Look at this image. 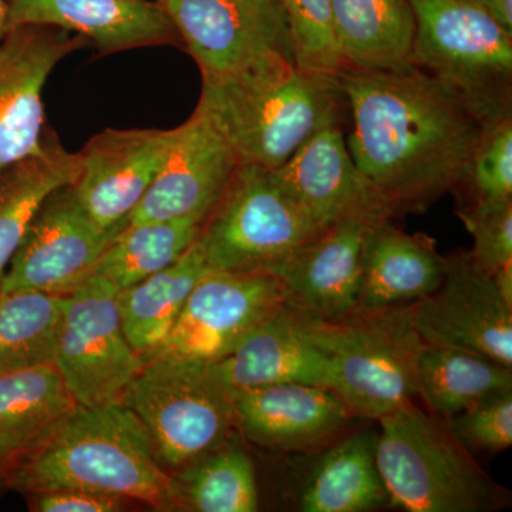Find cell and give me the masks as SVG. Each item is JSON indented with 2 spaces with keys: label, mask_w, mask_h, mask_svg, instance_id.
I'll return each mask as SVG.
<instances>
[{
  "label": "cell",
  "mask_w": 512,
  "mask_h": 512,
  "mask_svg": "<svg viewBox=\"0 0 512 512\" xmlns=\"http://www.w3.org/2000/svg\"><path fill=\"white\" fill-rule=\"evenodd\" d=\"M470 451H505L512 444V389L494 392L448 419Z\"/></svg>",
  "instance_id": "cell-35"
},
{
  "label": "cell",
  "mask_w": 512,
  "mask_h": 512,
  "mask_svg": "<svg viewBox=\"0 0 512 512\" xmlns=\"http://www.w3.org/2000/svg\"><path fill=\"white\" fill-rule=\"evenodd\" d=\"M117 292L93 274L63 296L55 366L80 407L120 402L144 365L121 325Z\"/></svg>",
  "instance_id": "cell-9"
},
{
  "label": "cell",
  "mask_w": 512,
  "mask_h": 512,
  "mask_svg": "<svg viewBox=\"0 0 512 512\" xmlns=\"http://www.w3.org/2000/svg\"><path fill=\"white\" fill-rule=\"evenodd\" d=\"M320 232L261 165L241 163L197 239L210 271L269 272Z\"/></svg>",
  "instance_id": "cell-8"
},
{
  "label": "cell",
  "mask_w": 512,
  "mask_h": 512,
  "mask_svg": "<svg viewBox=\"0 0 512 512\" xmlns=\"http://www.w3.org/2000/svg\"><path fill=\"white\" fill-rule=\"evenodd\" d=\"M208 272L210 268L195 241L174 264L117 292L121 325L143 362L163 345L192 289Z\"/></svg>",
  "instance_id": "cell-26"
},
{
  "label": "cell",
  "mask_w": 512,
  "mask_h": 512,
  "mask_svg": "<svg viewBox=\"0 0 512 512\" xmlns=\"http://www.w3.org/2000/svg\"><path fill=\"white\" fill-rule=\"evenodd\" d=\"M284 303V289L274 274L210 271L192 289L153 356L220 362Z\"/></svg>",
  "instance_id": "cell-11"
},
{
  "label": "cell",
  "mask_w": 512,
  "mask_h": 512,
  "mask_svg": "<svg viewBox=\"0 0 512 512\" xmlns=\"http://www.w3.org/2000/svg\"><path fill=\"white\" fill-rule=\"evenodd\" d=\"M79 173V153L64 150L49 130L39 151L0 171V284L37 212Z\"/></svg>",
  "instance_id": "cell-25"
},
{
  "label": "cell",
  "mask_w": 512,
  "mask_h": 512,
  "mask_svg": "<svg viewBox=\"0 0 512 512\" xmlns=\"http://www.w3.org/2000/svg\"><path fill=\"white\" fill-rule=\"evenodd\" d=\"M90 47L83 37L52 26L10 29L0 46V171L43 146V89L64 57Z\"/></svg>",
  "instance_id": "cell-16"
},
{
  "label": "cell",
  "mask_w": 512,
  "mask_h": 512,
  "mask_svg": "<svg viewBox=\"0 0 512 512\" xmlns=\"http://www.w3.org/2000/svg\"><path fill=\"white\" fill-rule=\"evenodd\" d=\"M288 30L293 59L305 72L338 77L340 60L330 0H274Z\"/></svg>",
  "instance_id": "cell-32"
},
{
  "label": "cell",
  "mask_w": 512,
  "mask_h": 512,
  "mask_svg": "<svg viewBox=\"0 0 512 512\" xmlns=\"http://www.w3.org/2000/svg\"><path fill=\"white\" fill-rule=\"evenodd\" d=\"M30 510L36 512H116L123 498L84 490H52L29 494Z\"/></svg>",
  "instance_id": "cell-36"
},
{
  "label": "cell",
  "mask_w": 512,
  "mask_h": 512,
  "mask_svg": "<svg viewBox=\"0 0 512 512\" xmlns=\"http://www.w3.org/2000/svg\"><path fill=\"white\" fill-rule=\"evenodd\" d=\"M491 276H493L495 288L500 292L501 298L512 308V261L501 266Z\"/></svg>",
  "instance_id": "cell-38"
},
{
  "label": "cell",
  "mask_w": 512,
  "mask_h": 512,
  "mask_svg": "<svg viewBox=\"0 0 512 512\" xmlns=\"http://www.w3.org/2000/svg\"><path fill=\"white\" fill-rule=\"evenodd\" d=\"M447 256L436 239L407 234L392 218L376 222L367 232L362 255L359 306L406 305L430 295L446 274Z\"/></svg>",
  "instance_id": "cell-22"
},
{
  "label": "cell",
  "mask_w": 512,
  "mask_h": 512,
  "mask_svg": "<svg viewBox=\"0 0 512 512\" xmlns=\"http://www.w3.org/2000/svg\"><path fill=\"white\" fill-rule=\"evenodd\" d=\"M473 2L512 35V0H473Z\"/></svg>",
  "instance_id": "cell-37"
},
{
  "label": "cell",
  "mask_w": 512,
  "mask_h": 512,
  "mask_svg": "<svg viewBox=\"0 0 512 512\" xmlns=\"http://www.w3.org/2000/svg\"><path fill=\"white\" fill-rule=\"evenodd\" d=\"M276 183L316 231L349 218H394L389 205L357 168L340 123L316 131L286 163Z\"/></svg>",
  "instance_id": "cell-15"
},
{
  "label": "cell",
  "mask_w": 512,
  "mask_h": 512,
  "mask_svg": "<svg viewBox=\"0 0 512 512\" xmlns=\"http://www.w3.org/2000/svg\"><path fill=\"white\" fill-rule=\"evenodd\" d=\"M3 478L26 494L84 490L177 511L173 474L121 402L77 407L45 447Z\"/></svg>",
  "instance_id": "cell-2"
},
{
  "label": "cell",
  "mask_w": 512,
  "mask_h": 512,
  "mask_svg": "<svg viewBox=\"0 0 512 512\" xmlns=\"http://www.w3.org/2000/svg\"><path fill=\"white\" fill-rule=\"evenodd\" d=\"M463 185L471 201L512 200V114L485 124Z\"/></svg>",
  "instance_id": "cell-33"
},
{
  "label": "cell",
  "mask_w": 512,
  "mask_h": 512,
  "mask_svg": "<svg viewBox=\"0 0 512 512\" xmlns=\"http://www.w3.org/2000/svg\"><path fill=\"white\" fill-rule=\"evenodd\" d=\"M204 221H148L127 224L100 256L93 274L107 279L117 291L163 271L185 254L200 237Z\"/></svg>",
  "instance_id": "cell-29"
},
{
  "label": "cell",
  "mask_w": 512,
  "mask_h": 512,
  "mask_svg": "<svg viewBox=\"0 0 512 512\" xmlns=\"http://www.w3.org/2000/svg\"><path fill=\"white\" fill-rule=\"evenodd\" d=\"M175 127L107 128L80 151L77 197L99 227H127L128 218L163 167Z\"/></svg>",
  "instance_id": "cell-17"
},
{
  "label": "cell",
  "mask_w": 512,
  "mask_h": 512,
  "mask_svg": "<svg viewBox=\"0 0 512 512\" xmlns=\"http://www.w3.org/2000/svg\"><path fill=\"white\" fill-rule=\"evenodd\" d=\"M338 80L352 119L350 156L394 217L461 187L485 123L456 92L413 64L342 70Z\"/></svg>",
  "instance_id": "cell-1"
},
{
  "label": "cell",
  "mask_w": 512,
  "mask_h": 512,
  "mask_svg": "<svg viewBox=\"0 0 512 512\" xmlns=\"http://www.w3.org/2000/svg\"><path fill=\"white\" fill-rule=\"evenodd\" d=\"M239 164L241 160L227 137L197 106L190 119L175 127L163 167L128 224L185 218L205 222Z\"/></svg>",
  "instance_id": "cell-14"
},
{
  "label": "cell",
  "mask_w": 512,
  "mask_h": 512,
  "mask_svg": "<svg viewBox=\"0 0 512 512\" xmlns=\"http://www.w3.org/2000/svg\"><path fill=\"white\" fill-rule=\"evenodd\" d=\"M217 366L232 390L282 383L332 390L328 355L309 335L302 312L286 303L262 320Z\"/></svg>",
  "instance_id": "cell-21"
},
{
  "label": "cell",
  "mask_w": 512,
  "mask_h": 512,
  "mask_svg": "<svg viewBox=\"0 0 512 512\" xmlns=\"http://www.w3.org/2000/svg\"><path fill=\"white\" fill-rule=\"evenodd\" d=\"M151 2L163 3L164 0H151Z\"/></svg>",
  "instance_id": "cell-40"
},
{
  "label": "cell",
  "mask_w": 512,
  "mask_h": 512,
  "mask_svg": "<svg viewBox=\"0 0 512 512\" xmlns=\"http://www.w3.org/2000/svg\"><path fill=\"white\" fill-rule=\"evenodd\" d=\"M424 345L467 350L512 367V308L468 252L447 256L436 291L413 302Z\"/></svg>",
  "instance_id": "cell-13"
},
{
  "label": "cell",
  "mask_w": 512,
  "mask_h": 512,
  "mask_svg": "<svg viewBox=\"0 0 512 512\" xmlns=\"http://www.w3.org/2000/svg\"><path fill=\"white\" fill-rule=\"evenodd\" d=\"M120 402L136 414L171 473L224 446L237 430L234 390L217 362L150 357Z\"/></svg>",
  "instance_id": "cell-6"
},
{
  "label": "cell",
  "mask_w": 512,
  "mask_h": 512,
  "mask_svg": "<svg viewBox=\"0 0 512 512\" xmlns=\"http://www.w3.org/2000/svg\"><path fill=\"white\" fill-rule=\"evenodd\" d=\"M234 407L237 430L245 439L284 451L326 446L353 417L338 394L303 383L234 390Z\"/></svg>",
  "instance_id": "cell-20"
},
{
  "label": "cell",
  "mask_w": 512,
  "mask_h": 512,
  "mask_svg": "<svg viewBox=\"0 0 512 512\" xmlns=\"http://www.w3.org/2000/svg\"><path fill=\"white\" fill-rule=\"evenodd\" d=\"M376 431H360L335 444L302 491L303 512H366L389 504L377 467Z\"/></svg>",
  "instance_id": "cell-27"
},
{
  "label": "cell",
  "mask_w": 512,
  "mask_h": 512,
  "mask_svg": "<svg viewBox=\"0 0 512 512\" xmlns=\"http://www.w3.org/2000/svg\"><path fill=\"white\" fill-rule=\"evenodd\" d=\"M8 33V3L6 0H0V46Z\"/></svg>",
  "instance_id": "cell-39"
},
{
  "label": "cell",
  "mask_w": 512,
  "mask_h": 512,
  "mask_svg": "<svg viewBox=\"0 0 512 512\" xmlns=\"http://www.w3.org/2000/svg\"><path fill=\"white\" fill-rule=\"evenodd\" d=\"M343 106L338 77L305 72L285 56L202 80L198 101L241 163L268 170L286 163L320 128L340 123Z\"/></svg>",
  "instance_id": "cell-3"
},
{
  "label": "cell",
  "mask_w": 512,
  "mask_h": 512,
  "mask_svg": "<svg viewBox=\"0 0 512 512\" xmlns=\"http://www.w3.org/2000/svg\"><path fill=\"white\" fill-rule=\"evenodd\" d=\"M8 32L52 26L83 37L101 56L141 47L181 46L163 6L151 0H6Z\"/></svg>",
  "instance_id": "cell-18"
},
{
  "label": "cell",
  "mask_w": 512,
  "mask_h": 512,
  "mask_svg": "<svg viewBox=\"0 0 512 512\" xmlns=\"http://www.w3.org/2000/svg\"><path fill=\"white\" fill-rule=\"evenodd\" d=\"M309 335L328 355L332 392L353 417L380 420L421 399L419 357L424 342L413 303L356 309L335 319L302 312Z\"/></svg>",
  "instance_id": "cell-5"
},
{
  "label": "cell",
  "mask_w": 512,
  "mask_h": 512,
  "mask_svg": "<svg viewBox=\"0 0 512 512\" xmlns=\"http://www.w3.org/2000/svg\"><path fill=\"white\" fill-rule=\"evenodd\" d=\"M377 421V467L390 505L409 512L510 507V491L485 473L448 420L409 403Z\"/></svg>",
  "instance_id": "cell-4"
},
{
  "label": "cell",
  "mask_w": 512,
  "mask_h": 512,
  "mask_svg": "<svg viewBox=\"0 0 512 512\" xmlns=\"http://www.w3.org/2000/svg\"><path fill=\"white\" fill-rule=\"evenodd\" d=\"M410 64L446 84L485 124L511 116L512 35L473 0H410Z\"/></svg>",
  "instance_id": "cell-7"
},
{
  "label": "cell",
  "mask_w": 512,
  "mask_h": 512,
  "mask_svg": "<svg viewBox=\"0 0 512 512\" xmlns=\"http://www.w3.org/2000/svg\"><path fill=\"white\" fill-rule=\"evenodd\" d=\"M342 70H394L409 66L416 18L410 0H330Z\"/></svg>",
  "instance_id": "cell-24"
},
{
  "label": "cell",
  "mask_w": 512,
  "mask_h": 512,
  "mask_svg": "<svg viewBox=\"0 0 512 512\" xmlns=\"http://www.w3.org/2000/svg\"><path fill=\"white\" fill-rule=\"evenodd\" d=\"M63 296L32 289L0 291V375L55 365Z\"/></svg>",
  "instance_id": "cell-31"
},
{
  "label": "cell",
  "mask_w": 512,
  "mask_h": 512,
  "mask_svg": "<svg viewBox=\"0 0 512 512\" xmlns=\"http://www.w3.org/2000/svg\"><path fill=\"white\" fill-rule=\"evenodd\" d=\"M126 228V227H124ZM103 229L84 210L73 184L50 195L10 259L0 291L67 295L82 285L121 229Z\"/></svg>",
  "instance_id": "cell-12"
},
{
  "label": "cell",
  "mask_w": 512,
  "mask_h": 512,
  "mask_svg": "<svg viewBox=\"0 0 512 512\" xmlns=\"http://www.w3.org/2000/svg\"><path fill=\"white\" fill-rule=\"evenodd\" d=\"M458 218L473 238L468 255L481 271L493 275L512 261V200L471 201Z\"/></svg>",
  "instance_id": "cell-34"
},
{
  "label": "cell",
  "mask_w": 512,
  "mask_h": 512,
  "mask_svg": "<svg viewBox=\"0 0 512 512\" xmlns=\"http://www.w3.org/2000/svg\"><path fill=\"white\" fill-rule=\"evenodd\" d=\"M419 382L429 412L448 420L488 394L512 389V367L467 350L426 345Z\"/></svg>",
  "instance_id": "cell-28"
},
{
  "label": "cell",
  "mask_w": 512,
  "mask_h": 512,
  "mask_svg": "<svg viewBox=\"0 0 512 512\" xmlns=\"http://www.w3.org/2000/svg\"><path fill=\"white\" fill-rule=\"evenodd\" d=\"M173 474L175 508L195 512H254L258 485L251 457L228 441Z\"/></svg>",
  "instance_id": "cell-30"
},
{
  "label": "cell",
  "mask_w": 512,
  "mask_h": 512,
  "mask_svg": "<svg viewBox=\"0 0 512 512\" xmlns=\"http://www.w3.org/2000/svg\"><path fill=\"white\" fill-rule=\"evenodd\" d=\"M160 5L202 80L221 79L272 56L293 59L274 0H164Z\"/></svg>",
  "instance_id": "cell-10"
},
{
  "label": "cell",
  "mask_w": 512,
  "mask_h": 512,
  "mask_svg": "<svg viewBox=\"0 0 512 512\" xmlns=\"http://www.w3.org/2000/svg\"><path fill=\"white\" fill-rule=\"evenodd\" d=\"M77 407L55 365L0 375V477L45 447Z\"/></svg>",
  "instance_id": "cell-23"
},
{
  "label": "cell",
  "mask_w": 512,
  "mask_h": 512,
  "mask_svg": "<svg viewBox=\"0 0 512 512\" xmlns=\"http://www.w3.org/2000/svg\"><path fill=\"white\" fill-rule=\"evenodd\" d=\"M379 221L383 220L340 221L288 256L274 272L286 305L322 319L340 318L356 309L366 235Z\"/></svg>",
  "instance_id": "cell-19"
}]
</instances>
